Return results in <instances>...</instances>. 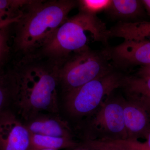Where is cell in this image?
<instances>
[{
    "instance_id": "1",
    "label": "cell",
    "mask_w": 150,
    "mask_h": 150,
    "mask_svg": "<svg viewBox=\"0 0 150 150\" xmlns=\"http://www.w3.org/2000/svg\"><path fill=\"white\" fill-rule=\"evenodd\" d=\"M8 72L11 102L24 121L40 112L59 113V63H30Z\"/></svg>"
},
{
    "instance_id": "2",
    "label": "cell",
    "mask_w": 150,
    "mask_h": 150,
    "mask_svg": "<svg viewBox=\"0 0 150 150\" xmlns=\"http://www.w3.org/2000/svg\"><path fill=\"white\" fill-rule=\"evenodd\" d=\"M77 6L71 0L32 1L15 23L16 48L28 54L42 48Z\"/></svg>"
},
{
    "instance_id": "3",
    "label": "cell",
    "mask_w": 150,
    "mask_h": 150,
    "mask_svg": "<svg viewBox=\"0 0 150 150\" xmlns=\"http://www.w3.org/2000/svg\"><path fill=\"white\" fill-rule=\"evenodd\" d=\"M88 33L93 35L95 41L106 43L109 38L108 29L96 15L79 11L56 30L41 52L51 61L61 63L71 52L88 48Z\"/></svg>"
},
{
    "instance_id": "4",
    "label": "cell",
    "mask_w": 150,
    "mask_h": 150,
    "mask_svg": "<svg viewBox=\"0 0 150 150\" xmlns=\"http://www.w3.org/2000/svg\"><path fill=\"white\" fill-rule=\"evenodd\" d=\"M75 54L59 71V84L66 93L114 71L105 49L93 51L88 47Z\"/></svg>"
},
{
    "instance_id": "5",
    "label": "cell",
    "mask_w": 150,
    "mask_h": 150,
    "mask_svg": "<svg viewBox=\"0 0 150 150\" xmlns=\"http://www.w3.org/2000/svg\"><path fill=\"white\" fill-rule=\"evenodd\" d=\"M124 76L114 71L91 81L66 93L65 107L70 115L83 117L93 113L103 103V99L123 86Z\"/></svg>"
},
{
    "instance_id": "6",
    "label": "cell",
    "mask_w": 150,
    "mask_h": 150,
    "mask_svg": "<svg viewBox=\"0 0 150 150\" xmlns=\"http://www.w3.org/2000/svg\"><path fill=\"white\" fill-rule=\"evenodd\" d=\"M125 101L119 97L107 98L91 121L86 140L127 139L123 115Z\"/></svg>"
},
{
    "instance_id": "7",
    "label": "cell",
    "mask_w": 150,
    "mask_h": 150,
    "mask_svg": "<svg viewBox=\"0 0 150 150\" xmlns=\"http://www.w3.org/2000/svg\"><path fill=\"white\" fill-rule=\"evenodd\" d=\"M0 150H33L31 134L14 112H0Z\"/></svg>"
},
{
    "instance_id": "8",
    "label": "cell",
    "mask_w": 150,
    "mask_h": 150,
    "mask_svg": "<svg viewBox=\"0 0 150 150\" xmlns=\"http://www.w3.org/2000/svg\"><path fill=\"white\" fill-rule=\"evenodd\" d=\"M113 65L121 69L150 64V40H124L112 48L105 49Z\"/></svg>"
},
{
    "instance_id": "9",
    "label": "cell",
    "mask_w": 150,
    "mask_h": 150,
    "mask_svg": "<svg viewBox=\"0 0 150 150\" xmlns=\"http://www.w3.org/2000/svg\"><path fill=\"white\" fill-rule=\"evenodd\" d=\"M23 123L31 134L73 137L69 126L59 113L40 112Z\"/></svg>"
},
{
    "instance_id": "10",
    "label": "cell",
    "mask_w": 150,
    "mask_h": 150,
    "mask_svg": "<svg viewBox=\"0 0 150 150\" xmlns=\"http://www.w3.org/2000/svg\"><path fill=\"white\" fill-rule=\"evenodd\" d=\"M124 123L127 139L146 138L150 129V118L146 110L134 100H125L123 107Z\"/></svg>"
},
{
    "instance_id": "11",
    "label": "cell",
    "mask_w": 150,
    "mask_h": 150,
    "mask_svg": "<svg viewBox=\"0 0 150 150\" xmlns=\"http://www.w3.org/2000/svg\"><path fill=\"white\" fill-rule=\"evenodd\" d=\"M128 98L142 105H150V76H124L123 86Z\"/></svg>"
},
{
    "instance_id": "12",
    "label": "cell",
    "mask_w": 150,
    "mask_h": 150,
    "mask_svg": "<svg viewBox=\"0 0 150 150\" xmlns=\"http://www.w3.org/2000/svg\"><path fill=\"white\" fill-rule=\"evenodd\" d=\"M144 8L141 1L112 0L107 11L112 18L124 21L141 16Z\"/></svg>"
},
{
    "instance_id": "13",
    "label": "cell",
    "mask_w": 150,
    "mask_h": 150,
    "mask_svg": "<svg viewBox=\"0 0 150 150\" xmlns=\"http://www.w3.org/2000/svg\"><path fill=\"white\" fill-rule=\"evenodd\" d=\"M32 1L0 0V26L6 28L16 23Z\"/></svg>"
},
{
    "instance_id": "14",
    "label": "cell",
    "mask_w": 150,
    "mask_h": 150,
    "mask_svg": "<svg viewBox=\"0 0 150 150\" xmlns=\"http://www.w3.org/2000/svg\"><path fill=\"white\" fill-rule=\"evenodd\" d=\"M31 144L33 150L49 149L55 150L71 149L77 147L80 144L72 138L56 137L31 134Z\"/></svg>"
},
{
    "instance_id": "15",
    "label": "cell",
    "mask_w": 150,
    "mask_h": 150,
    "mask_svg": "<svg viewBox=\"0 0 150 150\" xmlns=\"http://www.w3.org/2000/svg\"><path fill=\"white\" fill-rule=\"evenodd\" d=\"M111 1L109 0H81L78 1L80 11L95 15L103 11H107Z\"/></svg>"
},
{
    "instance_id": "16",
    "label": "cell",
    "mask_w": 150,
    "mask_h": 150,
    "mask_svg": "<svg viewBox=\"0 0 150 150\" xmlns=\"http://www.w3.org/2000/svg\"><path fill=\"white\" fill-rule=\"evenodd\" d=\"M11 88L9 73H5L0 68V112L5 110L11 102Z\"/></svg>"
},
{
    "instance_id": "17",
    "label": "cell",
    "mask_w": 150,
    "mask_h": 150,
    "mask_svg": "<svg viewBox=\"0 0 150 150\" xmlns=\"http://www.w3.org/2000/svg\"><path fill=\"white\" fill-rule=\"evenodd\" d=\"M5 28L0 26V68L4 62L8 52Z\"/></svg>"
},
{
    "instance_id": "18",
    "label": "cell",
    "mask_w": 150,
    "mask_h": 150,
    "mask_svg": "<svg viewBox=\"0 0 150 150\" xmlns=\"http://www.w3.org/2000/svg\"><path fill=\"white\" fill-rule=\"evenodd\" d=\"M137 76L140 77L150 76V64L141 67L137 73Z\"/></svg>"
},
{
    "instance_id": "19",
    "label": "cell",
    "mask_w": 150,
    "mask_h": 150,
    "mask_svg": "<svg viewBox=\"0 0 150 150\" xmlns=\"http://www.w3.org/2000/svg\"><path fill=\"white\" fill-rule=\"evenodd\" d=\"M141 1L144 6V8L146 10L150 16V0H142Z\"/></svg>"
},
{
    "instance_id": "20",
    "label": "cell",
    "mask_w": 150,
    "mask_h": 150,
    "mask_svg": "<svg viewBox=\"0 0 150 150\" xmlns=\"http://www.w3.org/2000/svg\"><path fill=\"white\" fill-rule=\"evenodd\" d=\"M145 139H146V142L147 144L149 149L150 150V129L149 130V132H148Z\"/></svg>"
},
{
    "instance_id": "21",
    "label": "cell",
    "mask_w": 150,
    "mask_h": 150,
    "mask_svg": "<svg viewBox=\"0 0 150 150\" xmlns=\"http://www.w3.org/2000/svg\"><path fill=\"white\" fill-rule=\"evenodd\" d=\"M71 150H91L89 149H88V148L85 147L83 146H82L81 144H80L77 147Z\"/></svg>"
},
{
    "instance_id": "22",
    "label": "cell",
    "mask_w": 150,
    "mask_h": 150,
    "mask_svg": "<svg viewBox=\"0 0 150 150\" xmlns=\"http://www.w3.org/2000/svg\"><path fill=\"white\" fill-rule=\"evenodd\" d=\"M144 106L150 118V105H145Z\"/></svg>"
},
{
    "instance_id": "23",
    "label": "cell",
    "mask_w": 150,
    "mask_h": 150,
    "mask_svg": "<svg viewBox=\"0 0 150 150\" xmlns=\"http://www.w3.org/2000/svg\"><path fill=\"white\" fill-rule=\"evenodd\" d=\"M147 40H150V29L148 33L147 38Z\"/></svg>"
},
{
    "instance_id": "24",
    "label": "cell",
    "mask_w": 150,
    "mask_h": 150,
    "mask_svg": "<svg viewBox=\"0 0 150 150\" xmlns=\"http://www.w3.org/2000/svg\"><path fill=\"white\" fill-rule=\"evenodd\" d=\"M35 150H55L52 149H41Z\"/></svg>"
}]
</instances>
